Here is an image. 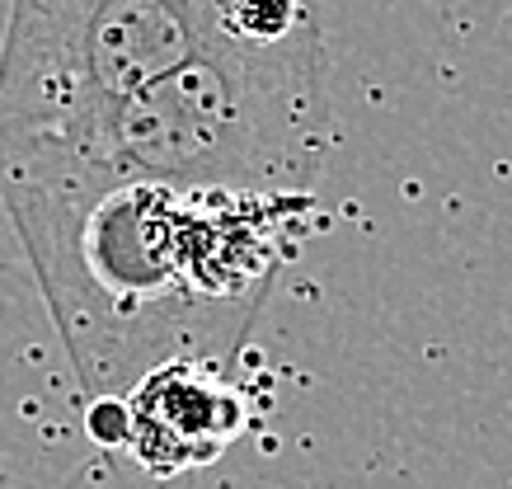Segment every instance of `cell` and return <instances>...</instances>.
<instances>
[{
    "instance_id": "obj_1",
    "label": "cell",
    "mask_w": 512,
    "mask_h": 489,
    "mask_svg": "<svg viewBox=\"0 0 512 489\" xmlns=\"http://www.w3.org/2000/svg\"><path fill=\"white\" fill-rule=\"evenodd\" d=\"M0 203L90 400H127L170 363H231L311 217V198L174 189L66 160H0Z\"/></svg>"
},
{
    "instance_id": "obj_2",
    "label": "cell",
    "mask_w": 512,
    "mask_h": 489,
    "mask_svg": "<svg viewBox=\"0 0 512 489\" xmlns=\"http://www.w3.org/2000/svg\"><path fill=\"white\" fill-rule=\"evenodd\" d=\"M334 137L329 48L311 24L273 48L207 33L188 62L118 109L0 160H66L240 198H311Z\"/></svg>"
},
{
    "instance_id": "obj_3",
    "label": "cell",
    "mask_w": 512,
    "mask_h": 489,
    "mask_svg": "<svg viewBox=\"0 0 512 489\" xmlns=\"http://www.w3.org/2000/svg\"><path fill=\"white\" fill-rule=\"evenodd\" d=\"M207 33L212 0H15L0 38V156L118 109Z\"/></svg>"
},
{
    "instance_id": "obj_4",
    "label": "cell",
    "mask_w": 512,
    "mask_h": 489,
    "mask_svg": "<svg viewBox=\"0 0 512 489\" xmlns=\"http://www.w3.org/2000/svg\"><path fill=\"white\" fill-rule=\"evenodd\" d=\"M245 428V400L221 367L170 363L127 395V452L151 475H179L217 461Z\"/></svg>"
},
{
    "instance_id": "obj_5",
    "label": "cell",
    "mask_w": 512,
    "mask_h": 489,
    "mask_svg": "<svg viewBox=\"0 0 512 489\" xmlns=\"http://www.w3.org/2000/svg\"><path fill=\"white\" fill-rule=\"evenodd\" d=\"M311 24H320V0H212V33L249 48L287 43Z\"/></svg>"
},
{
    "instance_id": "obj_6",
    "label": "cell",
    "mask_w": 512,
    "mask_h": 489,
    "mask_svg": "<svg viewBox=\"0 0 512 489\" xmlns=\"http://www.w3.org/2000/svg\"><path fill=\"white\" fill-rule=\"evenodd\" d=\"M90 433L104 447H127V400H90Z\"/></svg>"
}]
</instances>
